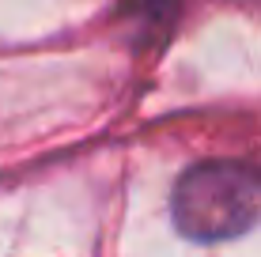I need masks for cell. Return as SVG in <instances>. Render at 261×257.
<instances>
[{
	"label": "cell",
	"mask_w": 261,
	"mask_h": 257,
	"mask_svg": "<svg viewBox=\"0 0 261 257\" xmlns=\"http://www.w3.org/2000/svg\"><path fill=\"white\" fill-rule=\"evenodd\" d=\"M261 216V174L239 163H197L174 182L170 219L193 242H223Z\"/></svg>",
	"instance_id": "obj_1"
}]
</instances>
